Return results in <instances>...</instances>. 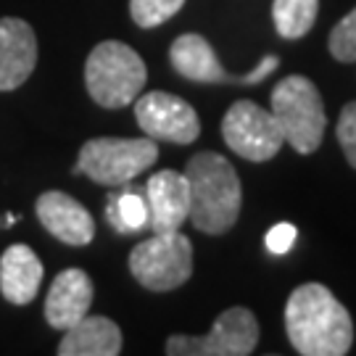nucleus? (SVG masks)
I'll use <instances>...</instances> for the list:
<instances>
[{
	"instance_id": "obj_2",
	"label": "nucleus",
	"mask_w": 356,
	"mask_h": 356,
	"mask_svg": "<svg viewBox=\"0 0 356 356\" xmlns=\"http://www.w3.org/2000/svg\"><path fill=\"white\" fill-rule=\"evenodd\" d=\"M185 177L191 188V214L193 227L206 235L227 232L241 216L243 191L235 166L222 153L204 151L195 153L188 166Z\"/></svg>"
},
{
	"instance_id": "obj_10",
	"label": "nucleus",
	"mask_w": 356,
	"mask_h": 356,
	"mask_svg": "<svg viewBox=\"0 0 356 356\" xmlns=\"http://www.w3.org/2000/svg\"><path fill=\"white\" fill-rule=\"evenodd\" d=\"M145 204H148V227L153 232H172L188 222L191 214V188L188 177L175 169L156 172L145 182Z\"/></svg>"
},
{
	"instance_id": "obj_16",
	"label": "nucleus",
	"mask_w": 356,
	"mask_h": 356,
	"mask_svg": "<svg viewBox=\"0 0 356 356\" xmlns=\"http://www.w3.org/2000/svg\"><path fill=\"white\" fill-rule=\"evenodd\" d=\"M122 351V330L108 317H85L69 330L58 343L61 356H116Z\"/></svg>"
},
{
	"instance_id": "obj_18",
	"label": "nucleus",
	"mask_w": 356,
	"mask_h": 356,
	"mask_svg": "<svg viewBox=\"0 0 356 356\" xmlns=\"http://www.w3.org/2000/svg\"><path fill=\"white\" fill-rule=\"evenodd\" d=\"M319 0H275L272 19L277 35L285 40H298L317 22Z\"/></svg>"
},
{
	"instance_id": "obj_19",
	"label": "nucleus",
	"mask_w": 356,
	"mask_h": 356,
	"mask_svg": "<svg viewBox=\"0 0 356 356\" xmlns=\"http://www.w3.org/2000/svg\"><path fill=\"white\" fill-rule=\"evenodd\" d=\"M182 6H185V0H129V13L138 26L153 29V26L169 22Z\"/></svg>"
},
{
	"instance_id": "obj_14",
	"label": "nucleus",
	"mask_w": 356,
	"mask_h": 356,
	"mask_svg": "<svg viewBox=\"0 0 356 356\" xmlns=\"http://www.w3.org/2000/svg\"><path fill=\"white\" fill-rule=\"evenodd\" d=\"M42 282V261L40 256L24 245L16 243L8 245L0 256V293L13 306H26L35 301Z\"/></svg>"
},
{
	"instance_id": "obj_7",
	"label": "nucleus",
	"mask_w": 356,
	"mask_h": 356,
	"mask_svg": "<svg viewBox=\"0 0 356 356\" xmlns=\"http://www.w3.org/2000/svg\"><path fill=\"white\" fill-rule=\"evenodd\" d=\"M259 343V322L243 309L232 306L216 317L209 335H172L164 351L169 356H248Z\"/></svg>"
},
{
	"instance_id": "obj_12",
	"label": "nucleus",
	"mask_w": 356,
	"mask_h": 356,
	"mask_svg": "<svg viewBox=\"0 0 356 356\" xmlns=\"http://www.w3.org/2000/svg\"><path fill=\"white\" fill-rule=\"evenodd\" d=\"M38 64V38L24 19H0V92L22 88Z\"/></svg>"
},
{
	"instance_id": "obj_1",
	"label": "nucleus",
	"mask_w": 356,
	"mask_h": 356,
	"mask_svg": "<svg viewBox=\"0 0 356 356\" xmlns=\"http://www.w3.org/2000/svg\"><path fill=\"white\" fill-rule=\"evenodd\" d=\"M285 332L304 356H343L354 343V322L346 306L319 282L296 288L285 304Z\"/></svg>"
},
{
	"instance_id": "obj_15",
	"label": "nucleus",
	"mask_w": 356,
	"mask_h": 356,
	"mask_svg": "<svg viewBox=\"0 0 356 356\" xmlns=\"http://www.w3.org/2000/svg\"><path fill=\"white\" fill-rule=\"evenodd\" d=\"M169 61L177 74L193 79V82H204V85H219V82H229V79L241 82V76L225 72L214 48L201 35H179L169 48Z\"/></svg>"
},
{
	"instance_id": "obj_11",
	"label": "nucleus",
	"mask_w": 356,
	"mask_h": 356,
	"mask_svg": "<svg viewBox=\"0 0 356 356\" xmlns=\"http://www.w3.org/2000/svg\"><path fill=\"white\" fill-rule=\"evenodd\" d=\"M40 225L51 232L56 241L66 245H88L95 238V219L76 198L61 191L42 193L35 204Z\"/></svg>"
},
{
	"instance_id": "obj_4",
	"label": "nucleus",
	"mask_w": 356,
	"mask_h": 356,
	"mask_svg": "<svg viewBox=\"0 0 356 356\" xmlns=\"http://www.w3.org/2000/svg\"><path fill=\"white\" fill-rule=\"evenodd\" d=\"M280 124L285 143H291L293 151L314 153L322 145L327 116L319 90L312 79L301 74H291L280 79L272 90V108Z\"/></svg>"
},
{
	"instance_id": "obj_21",
	"label": "nucleus",
	"mask_w": 356,
	"mask_h": 356,
	"mask_svg": "<svg viewBox=\"0 0 356 356\" xmlns=\"http://www.w3.org/2000/svg\"><path fill=\"white\" fill-rule=\"evenodd\" d=\"M338 143L346 153V161L356 169V101L346 103L338 119Z\"/></svg>"
},
{
	"instance_id": "obj_13",
	"label": "nucleus",
	"mask_w": 356,
	"mask_h": 356,
	"mask_svg": "<svg viewBox=\"0 0 356 356\" xmlns=\"http://www.w3.org/2000/svg\"><path fill=\"white\" fill-rule=\"evenodd\" d=\"M92 280L82 269H64L51 282V291L45 298V319L56 330H69L79 319L90 314L92 306Z\"/></svg>"
},
{
	"instance_id": "obj_17",
	"label": "nucleus",
	"mask_w": 356,
	"mask_h": 356,
	"mask_svg": "<svg viewBox=\"0 0 356 356\" xmlns=\"http://www.w3.org/2000/svg\"><path fill=\"white\" fill-rule=\"evenodd\" d=\"M106 216L108 225L122 232V235H132L148 227V204H145V193L140 191H119L108 195L106 204Z\"/></svg>"
},
{
	"instance_id": "obj_22",
	"label": "nucleus",
	"mask_w": 356,
	"mask_h": 356,
	"mask_svg": "<svg viewBox=\"0 0 356 356\" xmlns=\"http://www.w3.org/2000/svg\"><path fill=\"white\" fill-rule=\"evenodd\" d=\"M298 238V229L293 227L291 222H280V225H275V227L267 232V248L272 254H288L293 248V243Z\"/></svg>"
},
{
	"instance_id": "obj_9",
	"label": "nucleus",
	"mask_w": 356,
	"mask_h": 356,
	"mask_svg": "<svg viewBox=\"0 0 356 356\" xmlns=\"http://www.w3.org/2000/svg\"><path fill=\"white\" fill-rule=\"evenodd\" d=\"M135 119L140 129L153 140L188 145L201 135L198 114L188 101L172 92L153 90L135 98Z\"/></svg>"
},
{
	"instance_id": "obj_6",
	"label": "nucleus",
	"mask_w": 356,
	"mask_h": 356,
	"mask_svg": "<svg viewBox=\"0 0 356 356\" xmlns=\"http://www.w3.org/2000/svg\"><path fill=\"white\" fill-rule=\"evenodd\" d=\"M129 272L143 288L166 293L179 288L193 275V245L179 232H153L129 254Z\"/></svg>"
},
{
	"instance_id": "obj_8",
	"label": "nucleus",
	"mask_w": 356,
	"mask_h": 356,
	"mask_svg": "<svg viewBox=\"0 0 356 356\" xmlns=\"http://www.w3.org/2000/svg\"><path fill=\"white\" fill-rule=\"evenodd\" d=\"M222 138L229 151L248 161H269L285 143L275 114L254 101H235L229 106L222 119Z\"/></svg>"
},
{
	"instance_id": "obj_20",
	"label": "nucleus",
	"mask_w": 356,
	"mask_h": 356,
	"mask_svg": "<svg viewBox=\"0 0 356 356\" xmlns=\"http://www.w3.org/2000/svg\"><path fill=\"white\" fill-rule=\"evenodd\" d=\"M330 53L341 64H356V8L346 13L330 32Z\"/></svg>"
},
{
	"instance_id": "obj_5",
	"label": "nucleus",
	"mask_w": 356,
	"mask_h": 356,
	"mask_svg": "<svg viewBox=\"0 0 356 356\" xmlns=\"http://www.w3.org/2000/svg\"><path fill=\"white\" fill-rule=\"evenodd\" d=\"M159 159L153 138H95L79 148L74 172L106 188L129 185Z\"/></svg>"
},
{
	"instance_id": "obj_23",
	"label": "nucleus",
	"mask_w": 356,
	"mask_h": 356,
	"mask_svg": "<svg viewBox=\"0 0 356 356\" xmlns=\"http://www.w3.org/2000/svg\"><path fill=\"white\" fill-rule=\"evenodd\" d=\"M277 64H280V58H277V56H267V58H261V64L256 66L251 74L241 76V82L243 85H256V82H261L267 74H272V72L277 69Z\"/></svg>"
},
{
	"instance_id": "obj_3",
	"label": "nucleus",
	"mask_w": 356,
	"mask_h": 356,
	"mask_svg": "<svg viewBox=\"0 0 356 356\" xmlns=\"http://www.w3.org/2000/svg\"><path fill=\"white\" fill-rule=\"evenodd\" d=\"M148 69L138 51L119 40L98 42L85 64V85L90 98L103 108H124L145 88Z\"/></svg>"
}]
</instances>
